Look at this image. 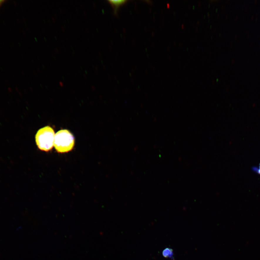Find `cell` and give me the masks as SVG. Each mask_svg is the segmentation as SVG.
I'll return each instance as SVG.
<instances>
[{
  "label": "cell",
  "instance_id": "obj_5",
  "mask_svg": "<svg viewBox=\"0 0 260 260\" xmlns=\"http://www.w3.org/2000/svg\"><path fill=\"white\" fill-rule=\"evenodd\" d=\"M6 1H4V0H3V1H0V7H1V6L5 2H6Z\"/></svg>",
  "mask_w": 260,
  "mask_h": 260
},
{
  "label": "cell",
  "instance_id": "obj_1",
  "mask_svg": "<svg viewBox=\"0 0 260 260\" xmlns=\"http://www.w3.org/2000/svg\"><path fill=\"white\" fill-rule=\"evenodd\" d=\"M75 144L74 136L68 130H60L55 134L54 146L58 153H64L71 151Z\"/></svg>",
  "mask_w": 260,
  "mask_h": 260
},
{
  "label": "cell",
  "instance_id": "obj_4",
  "mask_svg": "<svg viewBox=\"0 0 260 260\" xmlns=\"http://www.w3.org/2000/svg\"><path fill=\"white\" fill-rule=\"evenodd\" d=\"M163 256L166 258H172L173 257V252L172 249L167 248L164 249L162 252Z\"/></svg>",
  "mask_w": 260,
  "mask_h": 260
},
{
  "label": "cell",
  "instance_id": "obj_2",
  "mask_svg": "<svg viewBox=\"0 0 260 260\" xmlns=\"http://www.w3.org/2000/svg\"><path fill=\"white\" fill-rule=\"evenodd\" d=\"M54 129L46 126L39 129L36 135V141L38 148L42 151H48L54 146L55 136Z\"/></svg>",
  "mask_w": 260,
  "mask_h": 260
},
{
  "label": "cell",
  "instance_id": "obj_6",
  "mask_svg": "<svg viewBox=\"0 0 260 260\" xmlns=\"http://www.w3.org/2000/svg\"><path fill=\"white\" fill-rule=\"evenodd\" d=\"M259 168V169H258V173L260 174V164Z\"/></svg>",
  "mask_w": 260,
  "mask_h": 260
},
{
  "label": "cell",
  "instance_id": "obj_3",
  "mask_svg": "<svg viewBox=\"0 0 260 260\" xmlns=\"http://www.w3.org/2000/svg\"><path fill=\"white\" fill-rule=\"evenodd\" d=\"M108 1L112 6L114 10V12L117 13V10L120 6L126 3L127 1L126 0H119V1H114V0H109Z\"/></svg>",
  "mask_w": 260,
  "mask_h": 260
}]
</instances>
